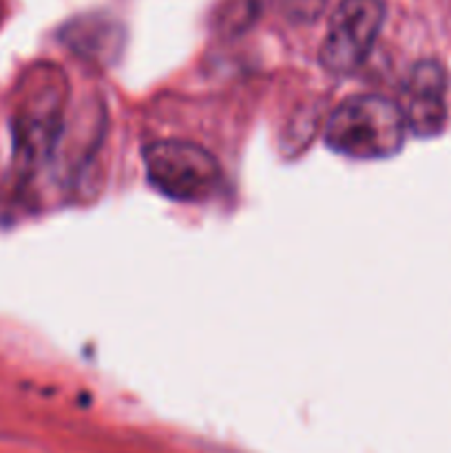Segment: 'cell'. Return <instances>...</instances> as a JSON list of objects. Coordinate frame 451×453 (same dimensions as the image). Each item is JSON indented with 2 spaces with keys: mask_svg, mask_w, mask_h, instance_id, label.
Segmentation results:
<instances>
[{
  "mask_svg": "<svg viewBox=\"0 0 451 453\" xmlns=\"http://www.w3.org/2000/svg\"><path fill=\"white\" fill-rule=\"evenodd\" d=\"M405 128V115L396 102L380 96H352L332 111L325 142L345 157L383 159L401 150Z\"/></svg>",
  "mask_w": 451,
  "mask_h": 453,
  "instance_id": "obj_1",
  "label": "cell"
},
{
  "mask_svg": "<svg viewBox=\"0 0 451 453\" xmlns=\"http://www.w3.org/2000/svg\"><path fill=\"white\" fill-rule=\"evenodd\" d=\"M149 181L175 202H202L217 188L221 168L212 153L184 140H162L144 150Z\"/></svg>",
  "mask_w": 451,
  "mask_h": 453,
  "instance_id": "obj_2",
  "label": "cell"
},
{
  "mask_svg": "<svg viewBox=\"0 0 451 453\" xmlns=\"http://www.w3.org/2000/svg\"><path fill=\"white\" fill-rule=\"evenodd\" d=\"M383 20V0H340L321 42V65L332 73H349L361 66L378 38Z\"/></svg>",
  "mask_w": 451,
  "mask_h": 453,
  "instance_id": "obj_3",
  "label": "cell"
},
{
  "mask_svg": "<svg viewBox=\"0 0 451 453\" xmlns=\"http://www.w3.org/2000/svg\"><path fill=\"white\" fill-rule=\"evenodd\" d=\"M60 82H53L51 71L49 78H35L27 91L25 100L16 115V144L25 157L35 159L49 149L56 124L60 118Z\"/></svg>",
  "mask_w": 451,
  "mask_h": 453,
  "instance_id": "obj_4",
  "label": "cell"
},
{
  "mask_svg": "<svg viewBox=\"0 0 451 453\" xmlns=\"http://www.w3.org/2000/svg\"><path fill=\"white\" fill-rule=\"evenodd\" d=\"M447 78L438 62L424 60L414 66L407 82L405 104L401 106L405 122L416 135L432 137L442 131L447 119Z\"/></svg>",
  "mask_w": 451,
  "mask_h": 453,
  "instance_id": "obj_5",
  "label": "cell"
}]
</instances>
